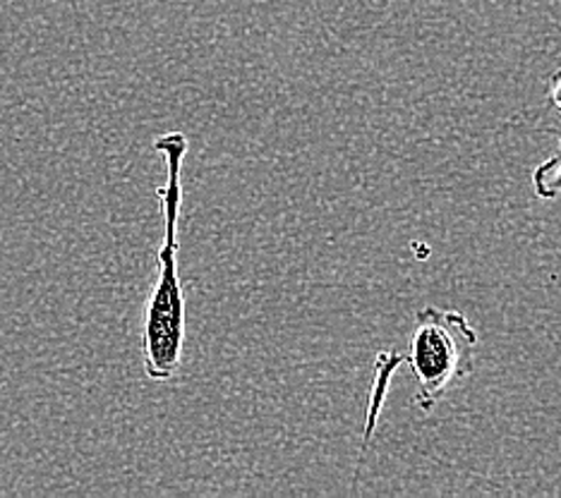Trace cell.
I'll list each match as a JSON object with an SVG mask.
<instances>
[{
  "label": "cell",
  "instance_id": "7a4b0ae2",
  "mask_svg": "<svg viewBox=\"0 0 561 498\" xmlns=\"http://www.w3.org/2000/svg\"><path fill=\"white\" fill-rule=\"evenodd\" d=\"M478 334L466 314L425 306L415 314L408 367L415 377V403L430 413L458 381L473 374Z\"/></svg>",
  "mask_w": 561,
  "mask_h": 498
},
{
  "label": "cell",
  "instance_id": "277c9868",
  "mask_svg": "<svg viewBox=\"0 0 561 498\" xmlns=\"http://www.w3.org/2000/svg\"><path fill=\"white\" fill-rule=\"evenodd\" d=\"M545 96H547V104H550V108L561 118V68H557L550 74V80H547Z\"/></svg>",
  "mask_w": 561,
  "mask_h": 498
},
{
  "label": "cell",
  "instance_id": "3957f363",
  "mask_svg": "<svg viewBox=\"0 0 561 498\" xmlns=\"http://www.w3.org/2000/svg\"><path fill=\"white\" fill-rule=\"evenodd\" d=\"M559 139V149L550 159L535 165L533 171V189L545 201L561 199V130H552Z\"/></svg>",
  "mask_w": 561,
  "mask_h": 498
},
{
  "label": "cell",
  "instance_id": "6da1fadb",
  "mask_svg": "<svg viewBox=\"0 0 561 498\" xmlns=\"http://www.w3.org/2000/svg\"><path fill=\"white\" fill-rule=\"evenodd\" d=\"M154 149L165 163V183L157 189L163 211V240L157 252V280L151 288L142 324L145 374L165 383L183 364L185 350V296L178 274V221L183 209V163L190 149L183 132H165L154 139Z\"/></svg>",
  "mask_w": 561,
  "mask_h": 498
}]
</instances>
